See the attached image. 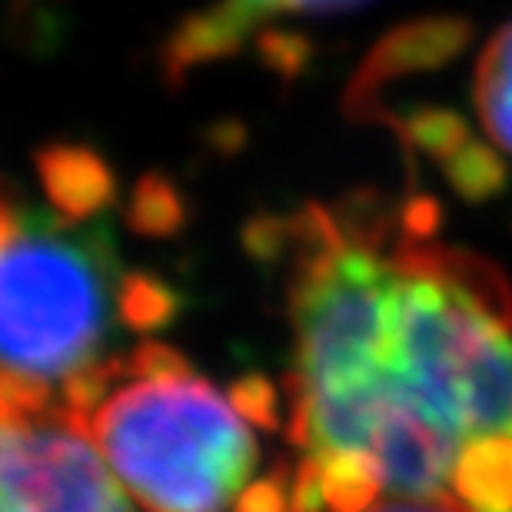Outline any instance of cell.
<instances>
[{
  "label": "cell",
  "mask_w": 512,
  "mask_h": 512,
  "mask_svg": "<svg viewBox=\"0 0 512 512\" xmlns=\"http://www.w3.org/2000/svg\"><path fill=\"white\" fill-rule=\"evenodd\" d=\"M253 247L286 273L290 373L276 512L453 509L466 449L512 436V290L436 240L433 203L306 207Z\"/></svg>",
  "instance_id": "6da1fadb"
},
{
  "label": "cell",
  "mask_w": 512,
  "mask_h": 512,
  "mask_svg": "<svg viewBox=\"0 0 512 512\" xmlns=\"http://www.w3.org/2000/svg\"><path fill=\"white\" fill-rule=\"evenodd\" d=\"M177 217L163 183L124 203L114 167L77 143L0 177V373L64 393L153 340L177 316V290L133 260L127 233L163 237Z\"/></svg>",
  "instance_id": "7a4b0ae2"
},
{
  "label": "cell",
  "mask_w": 512,
  "mask_h": 512,
  "mask_svg": "<svg viewBox=\"0 0 512 512\" xmlns=\"http://www.w3.org/2000/svg\"><path fill=\"white\" fill-rule=\"evenodd\" d=\"M60 399L143 512H240L266 476L260 433L283 426L270 380L220 386L160 340L80 376Z\"/></svg>",
  "instance_id": "3957f363"
},
{
  "label": "cell",
  "mask_w": 512,
  "mask_h": 512,
  "mask_svg": "<svg viewBox=\"0 0 512 512\" xmlns=\"http://www.w3.org/2000/svg\"><path fill=\"white\" fill-rule=\"evenodd\" d=\"M0 512H133L60 393L4 373Z\"/></svg>",
  "instance_id": "277c9868"
},
{
  "label": "cell",
  "mask_w": 512,
  "mask_h": 512,
  "mask_svg": "<svg viewBox=\"0 0 512 512\" xmlns=\"http://www.w3.org/2000/svg\"><path fill=\"white\" fill-rule=\"evenodd\" d=\"M363 0H213L173 30L163 50V70L183 80L200 67L220 64L247 50L250 40L263 37L273 24L296 17L340 14Z\"/></svg>",
  "instance_id": "5b68a950"
},
{
  "label": "cell",
  "mask_w": 512,
  "mask_h": 512,
  "mask_svg": "<svg viewBox=\"0 0 512 512\" xmlns=\"http://www.w3.org/2000/svg\"><path fill=\"white\" fill-rule=\"evenodd\" d=\"M453 512H512V436L466 449L453 476Z\"/></svg>",
  "instance_id": "8992f818"
},
{
  "label": "cell",
  "mask_w": 512,
  "mask_h": 512,
  "mask_svg": "<svg viewBox=\"0 0 512 512\" xmlns=\"http://www.w3.org/2000/svg\"><path fill=\"white\" fill-rule=\"evenodd\" d=\"M476 114L493 147L512 157V20L476 64Z\"/></svg>",
  "instance_id": "52a82bcc"
},
{
  "label": "cell",
  "mask_w": 512,
  "mask_h": 512,
  "mask_svg": "<svg viewBox=\"0 0 512 512\" xmlns=\"http://www.w3.org/2000/svg\"><path fill=\"white\" fill-rule=\"evenodd\" d=\"M446 177L449 183L469 200H486L506 183V167L496 157L493 147H483L479 140H473L469 147L446 163Z\"/></svg>",
  "instance_id": "ba28073f"
},
{
  "label": "cell",
  "mask_w": 512,
  "mask_h": 512,
  "mask_svg": "<svg viewBox=\"0 0 512 512\" xmlns=\"http://www.w3.org/2000/svg\"><path fill=\"white\" fill-rule=\"evenodd\" d=\"M373 512H453L446 506H436V503H413V499H386Z\"/></svg>",
  "instance_id": "9c48e42d"
}]
</instances>
